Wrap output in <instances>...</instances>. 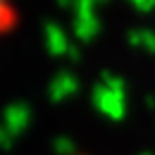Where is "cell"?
I'll return each instance as SVG.
<instances>
[{
	"label": "cell",
	"mask_w": 155,
	"mask_h": 155,
	"mask_svg": "<svg viewBox=\"0 0 155 155\" xmlns=\"http://www.w3.org/2000/svg\"><path fill=\"white\" fill-rule=\"evenodd\" d=\"M19 0H0V41L19 26Z\"/></svg>",
	"instance_id": "obj_1"
}]
</instances>
